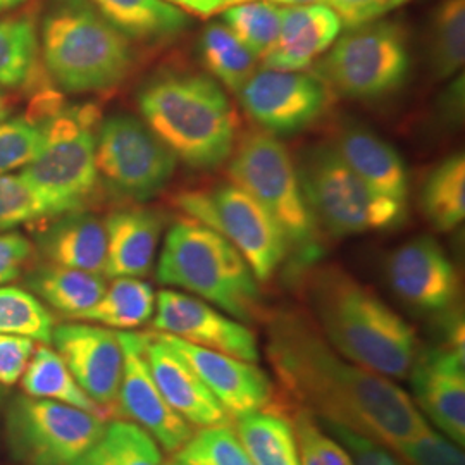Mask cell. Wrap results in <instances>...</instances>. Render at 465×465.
Here are the masks:
<instances>
[{
    "label": "cell",
    "mask_w": 465,
    "mask_h": 465,
    "mask_svg": "<svg viewBox=\"0 0 465 465\" xmlns=\"http://www.w3.org/2000/svg\"><path fill=\"white\" fill-rule=\"evenodd\" d=\"M464 61L465 0H443L432 17V73L438 80H449Z\"/></svg>",
    "instance_id": "34"
},
{
    "label": "cell",
    "mask_w": 465,
    "mask_h": 465,
    "mask_svg": "<svg viewBox=\"0 0 465 465\" xmlns=\"http://www.w3.org/2000/svg\"><path fill=\"white\" fill-rule=\"evenodd\" d=\"M153 330L180 338L200 349L259 362L261 350L245 322L224 314L214 305L180 290H163L155 295Z\"/></svg>",
    "instance_id": "15"
},
{
    "label": "cell",
    "mask_w": 465,
    "mask_h": 465,
    "mask_svg": "<svg viewBox=\"0 0 465 465\" xmlns=\"http://www.w3.org/2000/svg\"><path fill=\"white\" fill-rule=\"evenodd\" d=\"M312 319L345 359L390 380H403L419 355L414 328L343 267H314L307 278Z\"/></svg>",
    "instance_id": "2"
},
{
    "label": "cell",
    "mask_w": 465,
    "mask_h": 465,
    "mask_svg": "<svg viewBox=\"0 0 465 465\" xmlns=\"http://www.w3.org/2000/svg\"><path fill=\"white\" fill-rule=\"evenodd\" d=\"M44 124L45 119L30 113L0 123V174L25 169L34 161L44 142Z\"/></svg>",
    "instance_id": "38"
},
{
    "label": "cell",
    "mask_w": 465,
    "mask_h": 465,
    "mask_svg": "<svg viewBox=\"0 0 465 465\" xmlns=\"http://www.w3.org/2000/svg\"><path fill=\"white\" fill-rule=\"evenodd\" d=\"M35 345L32 338L16 334H0V384H16L34 355Z\"/></svg>",
    "instance_id": "43"
},
{
    "label": "cell",
    "mask_w": 465,
    "mask_h": 465,
    "mask_svg": "<svg viewBox=\"0 0 465 465\" xmlns=\"http://www.w3.org/2000/svg\"><path fill=\"white\" fill-rule=\"evenodd\" d=\"M99 124V109L92 104L61 105L45 117L42 147L21 176L42 199L49 216L82 211L95 192Z\"/></svg>",
    "instance_id": "7"
},
{
    "label": "cell",
    "mask_w": 465,
    "mask_h": 465,
    "mask_svg": "<svg viewBox=\"0 0 465 465\" xmlns=\"http://www.w3.org/2000/svg\"><path fill=\"white\" fill-rule=\"evenodd\" d=\"M269 2H274L278 5H309V4H326L330 5V0H269Z\"/></svg>",
    "instance_id": "48"
},
{
    "label": "cell",
    "mask_w": 465,
    "mask_h": 465,
    "mask_svg": "<svg viewBox=\"0 0 465 465\" xmlns=\"http://www.w3.org/2000/svg\"><path fill=\"white\" fill-rule=\"evenodd\" d=\"M123 349V378L117 403L123 416L149 432L159 447L178 451L193 428L163 397L145 357V332L117 331Z\"/></svg>",
    "instance_id": "16"
},
{
    "label": "cell",
    "mask_w": 465,
    "mask_h": 465,
    "mask_svg": "<svg viewBox=\"0 0 465 465\" xmlns=\"http://www.w3.org/2000/svg\"><path fill=\"white\" fill-rule=\"evenodd\" d=\"M130 40L157 44L183 34L190 16L164 0H90Z\"/></svg>",
    "instance_id": "25"
},
{
    "label": "cell",
    "mask_w": 465,
    "mask_h": 465,
    "mask_svg": "<svg viewBox=\"0 0 465 465\" xmlns=\"http://www.w3.org/2000/svg\"><path fill=\"white\" fill-rule=\"evenodd\" d=\"M23 2H26V0H0V13L11 11V9H15L17 5H21Z\"/></svg>",
    "instance_id": "49"
},
{
    "label": "cell",
    "mask_w": 465,
    "mask_h": 465,
    "mask_svg": "<svg viewBox=\"0 0 465 465\" xmlns=\"http://www.w3.org/2000/svg\"><path fill=\"white\" fill-rule=\"evenodd\" d=\"M157 282L245 324L262 316V293L247 261L219 232L192 217L180 219L167 232Z\"/></svg>",
    "instance_id": "4"
},
{
    "label": "cell",
    "mask_w": 465,
    "mask_h": 465,
    "mask_svg": "<svg viewBox=\"0 0 465 465\" xmlns=\"http://www.w3.org/2000/svg\"><path fill=\"white\" fill-rule=\"evenodd\" d=\"M164 465H182V464H178V462H176V460H171V462H167V464H164Z\"/></svg>",
    "instance_id": "51"
},
{
    "label": "cell",
    "mask_w": 465,
    "mask_h": 465,
    "mask_svg": "<svg viewBox=\"0 0 465 465\" xmlns=\"http://www.w3.org/2000/svg\"><path fill=\"white\" fill-rule=\"evenodd\" d=\"M267 361L295 409L397 451L430 430L399 384L353 364L297 309L267 317Z\"/></svg>",
    "instance_id": "1"
},
{
    "label": "cell",
    "mask_w": 465,
    "mask_h": 465,
    "mask_svg": "<svg viewBox=\"0 0 465 465\" xmlns=\"http://www.w3.org/2000/svg\"><path fill=\"white\" fill-rule=\"evenodd\" d=\"M174 203L186 216L228 240L259 282H269L290 257L288 243L272 217L234 183L183 192Z\"/></svg>",
    "instance_id": "10"
},
{
    "label": "cell",
    "mask_w": 465,
    "mask_h": 465,
    "mask_svg": "<svg viewBox=\"0 0 465 465\" xmlns=\"http://www.w3.org/2000/svg\"><path fill=\"white\" fill-rule=\"evenodd\" d=\"M143 123L176 159L193 169L228 163L238 142V121L223 86L209 74L166 71L138 95Z\"/></svg>",
    "instance_id": "3"
},
{
    "label": "cell",
    "mask_w": 465,
    "mask_h": 465,
    "mask_svg": "<svg viewBox=\"0 0 465 465\" xmlns=\"http://www.w3.org/2000/svg\"><path fill=\"white\" fill-rule=\"evenodd\" d=\"M341 30V19L326 4L286 5L280 36L261 63L274 71H305L330 50Z\"/></svg>",
    "instance_id": "21"
},
{
    "label": "cell",
    "mask_w": 465,
    "mask_h": 465,
    "mask_svg": "<svg viewBox=\"0 0 465 465\" xmlns=\"http://www.w3.org/2000/svg\"><path fill=\"white\" fill-rule=\"evenodd\" d=\"M242 107L272 136L300 134L328 111L331 90L314 73L257 69L238 92Z\"/></svg>",
    "instance_id": "13"
},
{
    "label": "cell",
    "mask_w": 465,
    "mask_h": 465,
    "mask_svg": "<svg viewBox=\"0 0 465 465\" xmlns=\"http://www.w3.org/2000/svg\"><path fill=\"white\" fill-rule=\"evenodd\" d=\"M57 217L38 240L49 264L104 274L107 253L104 223L82 211Z\"/></svg>",
    "instance_id": "24"
},
{
    "label": "cell",
    "mask_w": 465,
    "mask_h": 465,
    "mask_svg": "<svg viewBox=\"0 0 465 465\" xmlns=\"http://www.w3.org/2000/svg\"><path fill=\"white\" fill-rule=\"evenodd\" d=\"M332 147L374 192L407 205L409 171L390 142L366 126L347 124L340 130Z\"/></svg>",
    "instance_id": "22"
},
{
    "label": "cell",
    "mask_w": 465,
    "mask_h": 465,
    "mask_svg": "<svg viewBox=\"0 0 465 465\" xmlns=\"http://www.w3.org/2000/svg\"><path fill=\"white\" fill-rule=\"evenodd\" d=\"M34 243L21 232H0V286L17 280L30 259Z\"/></svg>",
    "instance_id": "44"
},
{
    "label": "cell",
    "mask_w": 465,
    "mask_h": 465,
    "mask_svg": "<svg viewBox=\"0 0 465 465\" xmlns=\"http://www.w3.org/2000/svg\"><path fill=\"white\" fill-rule=\"evenodd\" d=\"M422 209L438 232H451L465 219L464 153H453L434 167L422 188Z\"/></svg>",
    "instance_id": "31"
},
{
    "label": "cell",
    "mask_w": 465,
    "mask_h": 465,
    "mask_svg": "<svg viewBox=\"0 0 465 465\" xmlns=\"http://www.w3.org/2000/svg\"><path fill=\"white\" fill-rule=\"evenodd\" d=\"M167 4L182 9L188 16L213 17L224 13L236 4L247 0H164Z\"/></svg>",
    "instance_id": "46"
},
{
    "label": "cell",
    "mask_w": 465,
    "mask_h": 465,
    "mask_svg": "<svg viewBox=\"0 0 465 465\" xmlns=\"http://www.w3.org/2000/svg\"><path fill=\"white\" fill-rule=\"evenodd\" d=\"M161 334L199 374L200 380L205 382L232 420L253 412L269 411L274 405V386L255 362L200 349L164 332Z\"/></svg>",
    "instance_id": "19"
},
{
    "label": "cell",
    "mask_w": 465,
    "mask_h": 465,
    "mask_svg": "<svg viewBox=\"0 0 465 465\" xmlns=\"http://www.w3.org/2000/svg\"><path fill=\"white\" fill-rule=\"evenodd\" d=\"M155 312V293L142 278H114L99 302L80 321L97 322L104 328L134 330L149 322Z\"/></svg>",
    "instance_id": "29"
},
{
    "label": "cell",
    "mask_w": 465,
    "mask_h": 465,
    "mask_svg": "<svg viewBox=\"0 0 465 465\" xmlns=\"http://www.w3.org/2000/svg\"><path fill=\"white\" fill-rule=\"evenodd\" d=\"M26 284L35 297H40L52 309L73 319H80L90 311L107 288L102 274L55 264L35 269Z\"/></svg>",
    "instance_id": "26"
},
{
    "label": "cell",
    "mask_w": 465,
    "mask_h": 465,
    "mask_svg": "<svg viewBox=\"0 0 465 465\" xmlns=\"http://www.w3.org/2000/svg\"><path fill=\"white\" fill-rule=\"evenodd\" d=\"M145 357L163 397L192 428L232 424V417L205 382L161 332H145Z\"/></svg>",
    "instance_id": "20"
},
{
    "label": "cell",
    "mask_w": 465,
    "mask_h": 465,
    "mask_svg": "<svg viewBox=\"0 0 465 465\" xmlns=\"http://www.w3.org/2000/svg\"><path fill=\"white\" fill-rule=\"evenodd\" d=\"M386 274L393 292L417 311L445 314L459 300V272L431 236H417L391 252Z\"/></svg>",
    "instance_id": "17"
},
{
    "label": "cell",
    "mask_w": 465,
    "mask_h": 465,
    "mask_svg": "<svg viewBox=\"0 0 465 465\" xmlns=\"http://www.w3.org/2000/svg\"><path fill=\"white\" fill-rule=\"evenodd\" d=\"M38 49L34 21L0 19V86L28 84L38 63Z\"/></svg>",
    "instance_id": "35"
},
{
    "label": "cell",
    "mask_w": 465,
    "mask_h": 465,
    "mask_svg": "<svg viewBox=\"0 0 465 465\" xmlns=\"http://www.w3.org/2000/svg\"><path fill=\"white\" fill-rule=\"evenodd\" d=\"M107 417L54 400L16 397L5 414L11 453L25 465H71L105 430Z\"/></svg>",
    "instance_id": "11"
},
{
    "label": "cell",
    "mask_w": 465,
    "mask_h": 465,
    "mask_svg": "<svg viewBox=\"0 0 465 465\" xmlns=\"http://www.w3.org/2000/svg\"><path fill=\"white\" fill-rule=\"evenodd\" d=\"M234 420V431L253 465H302L297 438L288 417L276 411H261Z\"/></svg>",
    "instance_id": "28"
},
{
    "label": "cell",
    "mask_w": 465,
    "mask_h": 465,
    "mask_svg": "<svg viewBox=\"0 0 465 465\" xmlns=\"http://www.w3.org/2000/svg\"><path fill=\"white\" fill-rule=\"evenodd\" d=\"M182 465H253L232 424L200 428L188 438L174 459Z\"/></svg>",
    "instance_id": "37"
},
{
    "label": "cell",
    "mask_w": 465,
    "mask_h": 465,
    "mask_svg": "<svg viewBox=\"0 0 465 465\" xmlns=\"http://www.w3.org/2000/svg\"><path fill=\"white\" fill-rule=\"evenodd\" d=\"M107 278H143L155 261L163 217L149 209H121L105 219Z\"/></svg>",
    "instance_id": "23"
},
{
    "label": "cell",
    "mask_w": 465,
    "mask_h": 465,
    "mask_svg": "<svg viewBox=\"0 0 465 465\" xmlns=\"http://www.w3.org/2000/svg\"><path fill=\"white\" fill-rule=\"evenodd\" d=\"M52 341L84 393L109 412L117 403L123 378V349L117 332L71 322L55 326Z\"/></svg>",
    "instance_id": "18"
},
{
    "label": "cell",
    "mask_w": 465,
    "mask_h": 465,
    "mask_svg": "<svg viewBox=\"0 0 465 465\" xmlns=\"http://www.w3.org/2000/svg\"><path fill=\"white\" fill-rule=\"evenodd\" d=\"M297 171L317 224L332 236L386 232L407 216L405 203L374 192L332 145L305 152Z\"/></svg>",
    "instance_id": "8"
},
{
    "label": "cell",
    "mask_w": 465,
    "mask_h": 465,
    "mask_svg": "<svg viewBox=\"0 0 465 465\" xmlns=\"http://www.w3.org/2000/svg\"><path fill=\"white\" fill-rule=\"evenodd\" d=\"M411 384L419 412L430 419L436 431L459 447L465 443L464 322H450L445 347L417 355L411 369Z\"/></svg>",
    "instance_id": "14"
},
{
    "label": "cell",
    "mask_w": 465,
    "mask_h": 465,
    "mask_svg": "<svg viewBox=\"0 0 465 465\" xmlns=\"http://www.w3.org/2000/svg\"><path fill=\"white\" fill-rule=\"evenodd\" d=\"M54 328L49 309L32 292L0 286V334H16L50 343Z\"/></svg>",
    "instance_id": "36"
},
{
    "label": "cell",
    "mask_w": 465,
    "mask_h": 465,
    "mask_svg": "<svg viewBox=\"0 0 465 465\" xmlns=\"http://www.w3.org/2000/svg\"><path fill=\"white\" fill-rule=\"evenodd\" d=\"M2 399H4V390H2V384H0V403H2Z\"/></svg>",
    "instance_id": "50"
},
{
    "label": "cell",
    "mask_w": 465,
    "mask_h": 465,
    "mask_svg": "<svg viewBox=\"0 0 465 465\" xmlns=\"http://www.w3.org/2000/svg\"><path fill=\"white\" fill-rule=\"evenodd\" d=\"M411 0H330V7L340 16L343 28H355L384 19Z\"/></svg>",
    "instance_id": "42"
},
{
    "label": "cell",
    "mask_w": 465,
    "mask_h": 465,
    "mask_svg": "<svg viewBox=\"0 0 465 465\" xmlns=\"http://www.w3.org/2000/svg\"><path fill=\"white\" fill-rule=\"evenodd\" d=\"M228 163L232 183L257 200L282 230L295 266L311 269L321 257V226L290 152L272 134L249 132L236 142Z\"/></svg>",
    "instance_id": "6"
},
{
    "label": "cell",
    "mask_w": 465,
    "mask_h": 465,
    "mask_svg": "<svg viewBox=\"0 0 465 465\" xmlns=\"http://www.w3.org/2000/svg\"><path fill=\"white\" fill-rule=\"evenodd\" d=\"M9 114H11V99L7 97V94L0 86V123L5 121Z\"/></svg>",
    "instance_id": "47"
},
{
    "label": "cell",
    "mask_w": 465,
    "mask_h": 465,
    "mask_svg": "<svg viewBox=\"0 0 465 465\" xmlns=\"http://www.w3.org/2000/svg\"><path fill=\"white\" fill-rule=\"evenodd\" d=\"M330 432L349 451L353 465H400L388 451L386 447L369 440L359 432L350 431L340 426L328 424Z\"/></svg>",
    "instance_id": "45"
},
{
    "label": "cell",
    "mask_w": 465,
    "mask_h": 465,
    "mask_svg": "<svg viewBox=\"0 0 465 465\" xmlns=\"http://www.w3.org/2000/svg\"><path fill=\"white\" fill-rule=\"evenodd\" d=\"M223 23L261 61L282 32V5L269 0H247L221 13Z\"/></svg>",
    "instance_id": "33"
},
{
    "label": "cell",
    "mask_w": 465,
    "mask_h": 465,
    "mask_svg": "<svg viewBox=\"0 0 465 465\" xmlns=\"http://www.w3.org/2000/svg\"><path fill=\"white\" fill-rule=\"evenodd\" d=\"M19 381L25 395L28 397L54 400L97 416L107 417V412L90 399L73 378L63 357L55 350L49 349L47 343L35 349Z\"/></svg>",
    "instance_id": "27"
},
{
    "label": "cell",
    "mask_w": 465,
    "mask_h": 465,
    "mask_svg": "<svg viewBox=\"0 0 465 465\" xmlns=\"http://www.w3.org/2000/svg\"><path fill=\"white\" fill-rule=\"evenodd\" d=\"M412 465H465L464 451L447 436L430 428L397 449Z\"/></svg>",
    "instance_id": "41"
},
{
    "label": "cell",
    "mask_w": 465,
    "mask_h": 465,
    "mask_svg": "<svg viewBox=\"0 0 465 465\" xmlns=\"http://www.w3.org/2000/svg\"><path fill=\"white\" fill-rule=\"evenodd\" d=\"M178 159L143 119L113 114L95 136V166L102 182L119 195L134 200L155 197L166 188Z\"/></svg>",
    "instance_id": "12"
},
{
    "label": "cell",
    "mask_w": 465,
    "mask_h": 465,
    "mask_svg": "<svg viewBox=\"0 0 465 465\" xmlns=\"http://www.w3.org/2000/svg\"><path fill=\"white\" fill-rule=\"evenodd\" d=\"M49 217L42 199L21 174H0V232Z\"/></svg>",
    "instance_id": "40"
},
{
    "label": "cell",
    "mask_w": 465,
    "mask_h": 465,
    "mask_svg": "<svg viewBox=\"0 0 465 465\" xmlns=\"http://www.w3.org/2000/svg\"><path fill=\"white\" fill-rule=\"evenodd\" d=\"M71 465H164V460L149 432L132 420H113Z\"/></svg>",
    "instance_id": "30"
},
{
    "label": "cell",
    "mask_w": 465,
    "mask_h": 465,
    "mask_svg": "<svg viewBox=\"0 0 465 465\" xmlns=\"http://www.w3.org/2000/svg\"><path fill=\"white\" fill-rule=\"evenodd\" d=\"M292 426L297 438L302 465H353L349 451L319 426V419L303 409H295Z\"/></svg>",
    "instance_id": "39"
},
{
    "label": "cell",
    "mask_w": 465,
    "mask_h": 465,
    "mask_svg": "<svg viewBox=\"0 0 465 465\" xmlns=\"http://www.w3.org/2000/svg\"><path fill=\"white\" fill-rule=\"evenodd\" d=\"M312 73L345 99L388 97L411 73L407 32L388 19L349 28L317 61Z\"/></svg>",
    "instance_id": "9"
},
{
    "label": "cell",
    "mask_w": 465,
    "mask_h": 465,
    "mask_svg": "<svg viewBox=\"0 0 465 465\" xmlns=\"http://www.w3.org/2000/svg\"><path fill=\"white\" fill-rule=\"evenodd\" d=\"M44 63L63 90H111L134 66L132 42L90 0H49L42 17Z\"/></svg>",
    "instance_id": "5"
},
{
    "label": "cell",
    "mask_w": 465,
    "mask_h": 465,
    "mask_svg": "<svg viewBox=\"0 0 465 465\" xmlns=\"http://www.w3.org/2000/svg\"><path fill=\"white\" fill-rule=\"evenodd\" d=\"M200 57L221 86L238 94L261 63L224 23H211L200 36Z\"/></svg>",
    "instance_id": "32"
}]
</instances>
